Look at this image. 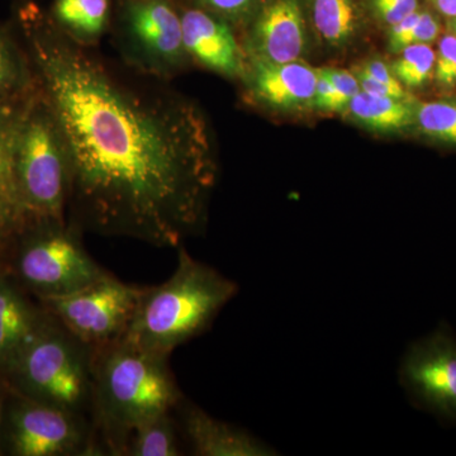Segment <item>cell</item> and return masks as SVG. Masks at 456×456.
Returning <instances> with one entry per match:
<instances>
[{
    "instance_id": "cell-1",
    "label": "cell",
    "mask_w": 456,
    "mask_h": 456,
    "mask_svg": "<svg viewBox=\"0 0 456 456\" xmlns=\"http://www.w3.org/2000/svg\"><path fill=\"white\" fill-rule=\"evenodd\" d=\"M17 31L64 146L69 224L158 248L197 235L217 178L197 104L119 70L32 4L18 9Z\"/></svg>"
},
{
    "instance_id": "cell-2",
    "label": "cell",
    "mask_w": 456,
    "mask_h": 456,
    "mask_svg": "<svg viewBox=\"0 0 456 456\" xmlns=\"http://www.w3.org/2000/svg\"><path fill=\"white\" fill-rule=\"evenodd\" d=\"M167 358L123 340L94 349L92 403L112 454L125 455L137 426L182 402Z\"/></svg>"
},
{
    "instance_id": "cell-3",
    "label": "cell",
    "mask_w": 456,
    "mask_h": 456,
    "mask_svg": "<svg viewBox=\"0 0 456 456\" xmlns=\"http://www.w3.org/2000/svg\"><path fill=\"white\" fill-rule=\"evenodd\" d=\"M239 292L235 281L178 248V265L165 283L145 288L121 340L150 353L170 355L202 335Z\"/></svg>"
},
{
    "instance_id": "cell-4",
    "label": "cell",
    "mask_w": 456,
    "mask_h": 456,
    "mask_svg": "<svg viewBox=\"0 0 456 456\" xmlns=\"http://www.w3.org/2000/svg\"><path fill=\"white\" fill-rule=\"evenodd\" d=\"M93 355L94 349L51 316L0 378L25 397L83 415L92 403Z\"/></svg>"
},
{
    "instance_id": "cell-5",
    "label": "cell",
    "mask_w": 456,
    "mask_h": 456,
    "mask_svg": "<svg viewBox=\"0 0 456 456\" xmlns=\"http://www.w3.org/2000/svg\"><path fill=\"white\" fill-rule=\"evenodd\" d=\"M0 269L37 299L77 292L110 274L69 222H27L0 255Z\"/></svg>"
},
{
    "instance_id": "cell-6",
    "label": "cell",
    "mask_w": 456,
    "mask_h": 456,
    "mask_svg": "<svg viewBox=\"0 0 456 456\" xmlns=\"http://www.w3.org/2000/svg\"><path fill=\"white\" fill-rule=\"evenodd\" d=\"M18 188L27 222H68V163L49 107L36 86L16 150Z\"/></svg>"
},
{
    "instance_id": "cell-7",
    "label": "cell",
    "mask_w": 456,
    "mask_h": 456,
    "mask_svg": "<svg viewBox=\"0 0 456 456\" xmlns=\"http://www.w3.org/2000/svg\"><path fill=\"white\" fill-rule=\"evenodd\" d=\"M95 452L83 415L8 388L0 428L2 456L89 455Z\"/></svg>"
},
{
    "instance_id": "cell-8",
    "label": "cell",
    "mask_w": 456,
    "mask_h": 456,
    "mask_svg": "<svg viewBox=\"0 0 456 456\" xmlns=\"http://www.w3.org/2000/svg\"><path fill=\"white\" fill-rule=\"evenodd\" d=\"M143 292L107 274L77 292L38 301L75 338L98 349L125 336Z\"/></svg>"
},
{
    "instance_id": "cell-9",
    "label": "cell",
    "mask_w": 456,
    "mask_h": 456,
    "mask_svg": "<svg viewBox=\"0 0 456 456\" xmlns=\"http://www.w3.org/2000/svg\"><path fill=\"white\" fill-rule=\"evenodd\" d=\"M119 47L132 69L167 80L188 64L182 16L167 0H128Z\"/></svg>"
},
{
    "instance_id": "cell-10",
    "label": "cell",
    "mask_w": 456,
    "mask_h": 456,
    "mask_svg": "<svg viewBox=\"0 0 456 456\" xmlns=\"http://www.w3.org/2000/svg\"><path fill=\"white\" fill-rule=\"evenodd\" d=\"M401 380L413 398L435 415L456 421V338L437 330L408 349Z\"/></svg>"
},
{
    "instance_id": "cell-11",
    "label": "cell",
    "mask_w": 456,
    "mask_h": 456,
    "mask_svg": "<svg viewBox=\"0 0 456 456\" xmlns=\"http://www.w3.org/2000/svg\"><path fill=\"white\" fill-rule=\"evenodd\" d=\"M250 61H298L307 53L308 32L298 0H272L260 8L248 35Z\"/></svg>"
},
{
    "instance_id": "cell-12",
    "label": "cell",
    "mask_w": 456,
    "mask_h": 456,
    "mask_svg": "<svg viewBox=\"0 0 456 456\" xmlns=\"http://www.w3.org/2000/svg\"><path fill=\"white\" fill-rule=\"evenodd\" d=\"M36 86L20 97L0 99V255L26 224V212L18 188V134Z\"/></svg>"
},
{
    "instance_id": "cell-13",
    "label": "cell",
    "mask_w": 456,
    "mask_h": 456,
    "mask_svg": "<svg viewBox=\"0 0 456 456\" xmlns=\"http://www.w3.org/2000/svg\"><path fill=\"white\" fill-rule=\"evenodd\" d=\"M180 16L183 40L191 60L231 79L246 77L244 51L227 20L203 9H187Z\"/></svg>"
},
{
    "instance_id": "cell-14",
    "label": "cell",
    "mask_w": 456,
    "mask_h": 456,
    "mask_svg": "<svg viewBox=\"0 0 456 456\" xmlns=\"http://www.w3.org/2000/svg\"><path fill=\"white\" fill-rule=\"evenodd\" d=\"M248 88L255 101L279 112L314 110L318 71L301 61H250Z\"/></svg>"
},
{
    "instance_id": "cell-15",
    "label": "cell",
    "mask_w": 456,
    "mask_h": 456,
    "mask_svg": "<svg viewBox=\"0 0 456 456\" xmlns=\"http://www.w3.org/2000/svg\"><path fill=\"white\" fill-rule=\"evenodd\" d=\"M51 314L0 269V370L46 325Z\"/></svg>"
},
{
    "instance_id": "cell-16",
    "label": "cell",
    "mask_w": 456,
    "mask_h": 456,
    "mask_svg": "<svg viewBox=\"0 0 456 456\" xmlns=\"http://www.w3.org/2000/svg\"><path fill=\"white\" fill-rule=\"evenodd\" d=\"M183 430L194 455L268 456L273 449L253 435L224 424L207 415L203 410L187 403L182 412Z\"/></svg>"
},
{
    "instance_id": "cell-17",
    "label": "cell",
    "mask_w": 456,
    "mask_h": 456,
    "mask_svg": "<svg viewBox=\"0 0 456 456\" xmlns=\"http://www.w3.org/2000/svg\"><path fill=\"white\" fill-rule=\"evenodd\" d=\"M416 102L380 97L360 90L342 114L354 125L374 134H398L413 127Z\"/></svg>"
},
{
    "instance_id": "cell-18",
    "label": "cell",
    "mask_w": 456,
    "mask_h": 456,
    "mask_svg": "<svg viewBox=\"0 0 456 456\" xmlns=\"http://www.w3.org/2000/svg\"><path fill=\"white\" fill-rule=\"evenodd\" d=\"M312 26L327 49H346L362 26L358 0H310Z\"/></svg>"
},
{
    "instance_id": "cell-19",
    "label": "cell",
    "mask_w": 456,
    "mask_h": 456,
    "mask_svg": "<svg viewBox=\"0 0 456 456\" xmlns=\"http://www.w3.org/2000/svg\"><path fill=\"white\" fill-rule=\"evenodd\" d=\"M110 0H55L49 16L61 31L84 46H90L106 32Z\"/></svg>"
},
{
    "instance_id": "cell-20",
    "label": "cell",
    "mask_w": 456,
    "mask_h": 456,
    "mask_svg": "<svg viewBox=\"0 0 456 456\" xmlns=\"http://www.w3.org/2000/svg\"><path fill=\"white\" fill-rule=\"evenodd\" d=\"M17 33L0 25V99L20 97L36 86L28 53Z\"/></svg>"
},
{
    "instance_id": "cell-21",
    "label": "cell",
    "mask_w": 456,
    "mask_h": 456,
    "mask_svg": "<svg viewBox=\"0 0 456 456\" xmlns=\"http://www.w3.org/2000/svg\"><path fill=\"white\" fill-rule=\"evenodd\" d=\"M180 452L175 425L170 412L154 417L132 431L125 455L178 456Z\"/></svg>"
},
{
    "instance_id": "cell-22",
    "label": "cell",
    "mask_w": 456,
    "mask_h": 456,
    "mask_svg": "<svg viewBox=\"0 0 456 456\" xmlns=\"http://www.w3.org/2000/svg\"><path fill=\"white\" fill-rule=\"evenodd\" d=\"M413 127L425 139L456 147V95L416 102Z\"/></svg>"
},
{
    "instance_id": "cell-23",
    "label": "cell",
    "mask_w": 456,
    "mask_h": 456,
    "mask_svg": "<svg viewBox=\"0 0 456 456\" xmlns=\"http://www.w3.org/2000/svg\"><path fill=\"white\" fill-rule=\"evenodd\" d=\"M397 55L391 68L404 88H424L431 82L436 59V51L431 45H411L399 51Z\"/></svg>"
},
{
    "instance_id": "cell-24",
    "label": "cell",
    "mask_w": 456,
    "mask_h": 456,
    "mask_svg": "<svg viewBox=\"0 0 456 456\" xmlns=\"http://www.w3.org/2000/svg\"><path fill=\"white\" fill-rule=\"evenodd\" d=\"M432 80L441 92L456 90V37L452 33L448 32L440 38Z\"/></svg>"
},
{
    "instance_id": "cell-25",
    "label": "cell",
    "mask_w": 456,
    "mask_h": 456,
    "mask_svg": "<svg viewBox=\"0 0 456 456\" xmlns=\"http://www.w3.org/2000/svg\"><path fill=\"white\" fill-rule=\"evenodd\" d=\"M320 70L334 86L336 97H338V113H344L350 102L362 90L359 80L356 79L355 74L342 70V69L326 68L320 69Z\"/></svg>"
},
{
    "instance_id": "cell-26",
    "label": "cell",
    "mask_w": 456,
    "mask_h": 456,
    "mask_svg": "<svg viewBox=\"0 0 456 456\" xmlns=\"http://www.w3.org/2000/svg\"><path fill=\"white\" fill-rule=\"evenodd\" d=\"M441 33L440 20L428 11L419 9L416 22L407 33L403 42L404 47L411 45H431L439 38ZM402 49V50H403Z\"/></svg>"
},
{
    "instance_id": "cell-27",
    "label": "cell",
    "mask_w": 456,
    "mask_h": 456,
    "mask_svg": "<svg viewBox=\"0 0 456 456\" xmlns=\"http://www.w3.org/2000/svg\"><path fill=\"white\" fill-rule=\"evenodd\" d=\"M206 11L224 20H241L256 7L259 0H200Z\"/></svg>"
},
{
    "instance_id": "cell-28",
    "label": "cell",
    "mask_w": 456,
    "mask_h": 456,
    "mask_svg": "<svg viewBox=\"0 0 456 456\" xmlns=\"http://www.w3.org/2000/svg\"><path fill=\"white\" fill-rule=\"evenodd\" d=\"M355 73L367 75L370 79L387 84V86H403L393 73L391 65L386 64L380 59L367 60L355 69Z\"/></svg>"
},
{
    "instance_id": "cell-29",
    "label": "cell",
    "mask_w": 456,
    "mask_h": 456,
    "mask_svg": "<svg viewBox=\"0 0 456 456\" xmlns=\"http://www.w3.org/2000/svg\"><path fill=\"white\" fill-rule=\"evenodd\" d=\"M318 71V79L316 86V99H314V108L322 112L338 113V97L334 86L327 79L326 75Z\"/></svg>"
},
{
    "instance_id": "cell-30",
    "label": "cell",
    "mask_w": 456,
    "mask_h": 456,
    "mask_svg": "<svg viewBox=\"0 0 456 456\" xmlns=\"http://www.w3.org/2000/svg\"><path fill=\"white\" fill-rule=\"evenodd\" d=\"M419 8V0H404V2L399 3L397 5L379 9V11L374 12V14L384 25L392 27L395 23L401 22L402 20L410 16L411 13H413Z\"/></svg>"
},
{
    "instance_id": "cell-31",
    "label": "cell",
    "mask_w": 456,
    "mask_h": 456,
    "mask_svg": "<svg viewBox=\"0 0 456 456\" xmlns=\"http://www.w3.org/2000/svg\"><path fill=\"white\" fill-rule=\"evenodd\" d=\"M432 4L448 20L456 18V0H432Z\"/></svg>"
},
{
    "instance_id": "cell-32",
    "label": "cell",
    "mask_w": 456,
    "mask_h": 456,
    "mask_svg": "<svg viewBox=\"0 0 456 456\" xmlns=\"http://www.w3.org/2000/svg\"><path fill=\"white\" fill-rule=\"evenodd\" d=\"M402 2H404V0H370V5L373 12H377L379 11V9L397 5Z\"/></svg>"
},
{
    "instance_id": "cell-33",
    "label": "cell",
    "mask_w": 456,
    "mask_h": 456,
    "mask_svg": "<svg viewBox=\"0 0 456 456\" xmlns=\"http://www.w3.org/2000/svg\"><path fill=\"white\" fill-rule=\"evenodd\" d=\"M8 387L0 378V428H2L3 410H4L5 395H7ZM2 456V455H0Z\"/></svg>"
},
{
    "instance_id": "cell-34",
    "label": "cell",
    "mask_w": 456,
    "mask_h": 456,
    "mask_svg": "<svg viewBox=\"0 0 456 456\" xmlns=\"http://www.w3.org/2000/svg\"><path fill=\"white\" fill-rule=\"evenodd\" d=\"M448 28L449 32L452 33L456 37V18H450L448 20Z\"/></svg>"
}]
</instances>
